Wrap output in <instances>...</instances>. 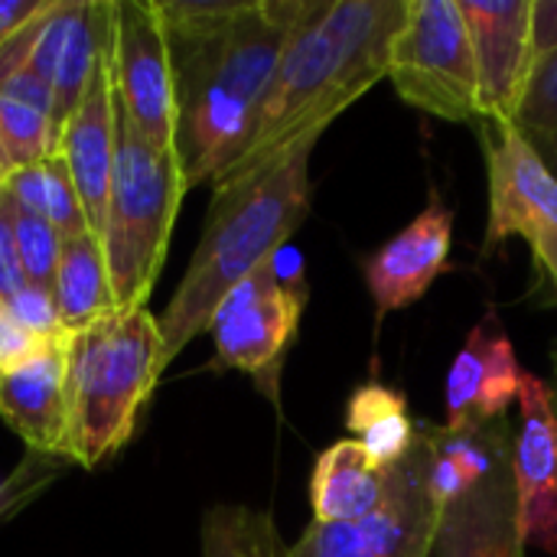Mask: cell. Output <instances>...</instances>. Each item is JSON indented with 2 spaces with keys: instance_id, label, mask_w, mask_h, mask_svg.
I'll list each match as a JSON object with an SVG mask.
<instances>
[{
  "instance_id": "cell-7",
  "label": "cell",
  "mask_w": 557,
  "mask_h": 557,
  "mask_svg": "<svg viewBox=\"0 0 557 557\" xmlns=\"http://www.w3.org/2000/svg\"><path fill=\"white\" fill-rule=\"evenodd\" d=\"M398 98L444 121H483L473 42L460 0H411L388 55Z\"/></svg>"
},
{
  "instance_id": "cell-3",
  "label": "cell",
  "mask_w": 557,
  "mask_h": 557,
  "mask_svg": "<svg viewBox=\"0 0 557 557\" xmlns=\"http://www.w3.org/2000/svg\"><path fill=\"white\" fill-rule=\"evenodd\" d=\"M320 137L323 134H307L258 173L212 186V206L199 245L166 310L157 317L166 362L206 333L225 294L274 261V255L287 248L290 235L304 225L313 199L310 157Z\"/></svg>"
},
{
  "instance_id": "cell-18",
  "label": "cell",
  "mask_w": 557,
  "mask_h": 557,
  "mask_svg": "<svg viewBox=\"0 0 557 557\" xmlns=\"http://www.w3.org/2000/svg\"><path fill=\"white\" fill-rule=\"evenodd\" d=\"M512 460L441 512L431 557H525Z\"/></svg>"
},
{
  "instance_id": "cell-12",
  "label": "cell",
  "mask_w": 557,
  "mask_h": 557,
  "mask_svg": "<svg viewBox=\"0 0 557 557\" xmlns=\"http://www.w3.org/2000/svg\"><path fill=\"white\" fill-rule=\"evenodd\" d=\"M512 480L525 545L557 555V401L552 385L532 372L522 375L519 392Z\"/></svg>"
},
{
  "instance_id": "cell-22",
  "label": "cell",
  "mask_w": 557,
  "mask_h": 557,
  "mask_svg": "<svg viewBox=\"0 0 557 557\" xmlns=\"http://www.w3.org/2000/svg\"><path fill=\"white\" fill-rule=\"evenodd\" d=\"M346 431L385 470L405 460L418 441V424L411 421L408 398L385 382H366L349 395Z\"/></svg>"
},
{
  "instance_id": "cell-1",
  "label": "cell",
  "mask_w": 557,
  "mask_h": 557,
  "mask_svg": "<svg viewBox=\"0 0 557 557\" xmlns=\"http://www.w3.org/2000/svg\"><path fill=\"white\" fill-rule=\"evenodd\" d=\"M176 88L186 189L212 186L245 150L281 55L313 0H157Z\"/></svg>"
},
{
  "instance_id": "cell-14",
  "label": "cell",
  "mask_w": 557,
  "mask_h": 557,
  "mask_svg": "<svg viewBox=\"0 0 557 557\" xmlns=\"http://www.w3.org/2000/svg\"><path fill=\"white\" fill-rule=\"evenodd\" d=\"M114 147H117V95L111 75V36L98 59V69L78 101V108L62 124L59 157L69 166V176L85 206L91 235L101 238L111 173H114Z\"/></svg>"
},
{
  "instance_id": "cell-15",
  "label": "cell",
  "mask_w": 557,
  "mask_h": 557,
  "mask_svg": "<svg viewBox=\"0 0 557 557\" xmlns=\"http://www.w3.org/2000/svg\"><path fill=\"white\" fill-rule=\"evenodd\" d=\"M111 36V0H52L29 69L52 88L59 121L78 108Z\"/></svg>"
},
{
  "instance_id": "cell-16",
  "label": "cell",
  "mask_w": 557,
  "mask_h": 557,
  "mask_svg": "<svg viewBox=\"0 0 557 557\" xmlns=\"http://www.w3.org/2000/svg\"><path fill=\"white\" fill-rule=\"evenodd\" d=\"M522 369L509 333L496 317L476 323L447 372V428L503 421L522 392Z\"/></svg>"
},
{
  "instance_id": "cell-26",
  "label": "cell",
  "mask_w": 557,
  "mask_h": 557,
  "mask_svg": "<svg viewBox=\"0 0 557 557\" xmlns=\"http://www.w3.org/2000/svg\"><path fill=\"white\" fill-rule=\"evenodd\" d=\"M10 222H13V238H16V251H20V264H23L26 284L52 290L65 238L49 222H42L39 215L20 209L13 202H10Z\"/></svg>"
},
{
  "instance_id": "cell-24",
  "label": "cell",
  "mask_w": 557,
  "mask_h": 557,
  "mask_svg": "<svg viewBox=\"0 0 557 557\" xmlns=\"http://www.w3.org/2000/svg\"><path fill=\"white\" fill-rule=\"evenodd\" d=\"M287 545L268 512L251 506H212L202 516V557H284Z\"/></svg>"
},
{
  "instance_id": "cell-6",
  "label": "cell",
  "mask_w": 557,
  "mask_h": 557,
  "mask_svg": "<svg viewBox=\"0 0 557 557\" xmlns=\"http://www.w3.org/2000/svg\"><path fill=\"white\" fill-rule=\"evenodd\" d=\"M307 297L300 255L281 248L215 307L206 330L215 346L212 369L255 379L261 395L277 405L284 359L300 333Z\"/></svg>"
},
{
  "instance_id": "cell-25",
  "label": "cell",
  "mask_w": 557,
  "mask_h": 557,
  "mask_svg": "<svg viewBox=\"0 0 557 557\" xmlns=\"http://www.w3.org/2000/svg\"><path fill=\"white\" fill-rule=\"evenodd\" d=\"M59 140L62 124L52 114L10 95H0V150L10 170L59 157Z\"/></svg>"
},
{
  "instance_id": "cell-33",
  "label": "cell",
  "mask_w": 557,
  "mask_h": 557,
  "mask_svg": "<svg viewBox=\"0 0 557 557\" xmlns=\"http://www.w3.org/2000/svg\"><path fill=\"white\" fill-rule=\"evenodd\" d=\"M532 36H535V55H548L552 49H557V0H535Z\"/></svg>"
},
{
  "instance_id": "cell-20",
  "label": "cell",
  "mask_w": 557,
  "mask_h": 557,
  "mask_svg": "<svg viewBox=\"0 0 557 557\" xmlns=\"http://www.w3.org/2000/svg\"><path fill=\"white\" fill-rule=\"evenodd\" d=\"M388 493V470L379 467L356 437L333 441L313 463L310 509L320 525L366 519Z\"/></svg>"
},
{
  "instance_id": "cell-23",
  "label": "cell",
  "mask_w": 557,
  "mask_h": 557,
  "mask_svg": "<svg viewBox=\"0 0 557 557\" xmlns=\"http://www.w3.org/2000/svg\"><path fill=\"white\" fill-rule=\"evenodd\" d=\"M3 193L13 206L49 222L62 238H78L91 232L85 206L62 157L10 170V176L3 180Z\"/></svg>"
},
{
  "instance_id": "cell-34",
  "label": "cell",
  "mask_w": 557,
  "mask_h": 557,
  "mask_svg": "<svg viewBox=\"0 0 557 557\" xmlns=\"http://www.w3.org/2000/svg\"><path fill=\"white\" fill-rule=\"evenodd\" d=\"M539 147V153L548 160V166L555 170V176H557V137H552V140H542V144H535Z\"/></svg>"
},
{
  "instance_id": "cell-36",
  "label": "cell",
  "mask_w": 557,
  "mask_h": 557,
  "mask_svg": "<svg viewBox=\"0 0 557 557\" xmlns=\"http://www.w3.org/2000/svg\"><path fill=\"white\" fill-rule=\"evenodd\" d=\"M0 206H3V186H0Z\"/></svg>"
},
{
  "instance_id": "cell-13",
  "label": "cell",
  "mask_w": 557,
  "mask_h": 557,
  "mask_svg": "<svg viewBox=\"0 0 557 557\" xmlns=\"http://www.w3.org/2000/svg\"><path fill=\"white\" fill-rule=\"evenodd\" d=\"M450 245L454 212L434 193L428 209L414 222H408L395 238H388L362 261V277L375 300V310L385 317L418 304L450 268Z\"/></svg>"
},
{
  "instance_id": "cell-10",
  "label": "cell",
  "mask_w": 557,
  "mask_h": 557,
  "mask_svg": "<svg viewBox=\"0 0 557 557\" xmlns=\"http://www.w3.org/2000/svg\"><path fill=\"white\" fill-rule=\"evenodd\" d=\"M111 75L121 111L150 144L176 150V88L157 0H111Z\"/></svg>"
},
{
  "instance_id": "cell-37",
  "label": "cell",
  "mask_w": 557,
  "mask_h": 557,
  "mask_svg": "<svg viewBox=\"0 0 557 557\" xmlns=\"http://www.w3.org/2000/svg\"><path fill=\"white\" fill-rule=\"evenodd\" d=\"M555 401H557V392H555Z\"/></svg>"
},
{
  "instance_id": "cell-5",
  "label": "cell",
  "mask_w": 557,
  "mask_h": 557,
  "mask_svg": "<svg viewBox=\"0 0 557 557\" xmlns=\"http://www.w3.org/2000/svg\"><path fill=\"white\" fill-rule=\"evenodd\" d=\"M186 196V176L176 150H163L140 137L117 104V147L101 228L114 310H144Z\"/></svg>"
},
{
  "instance_id": "cell-11",
  "label": "cell",
  "mask_w": 557,
  "mask_h": 557,
  "mask_svg": "<svg viewBox=\"0 0 557 557\" xmlns=\"http://www.w3.org/2000/svg\"><path fill=\"white\" fill-rule=\"evenodd\" d=\"M460 13L473 42L483 117L516 121L539 62L532 36L535 0H460Z\"/></svg>"
},
{
  "instance_id": "cell-8",
  "label": "cell",
  "mask_w": 557,
  "mask_h": 557,
  "mask_svg": "<svg viewBox=\"0 0 557 557\" xmlns=\"http://www.w3.org/2000/svg\"><path fill=\"white\" fill-rule=\"evenodd\" d=\"M480 140L490 176L486 251L522 238L532 251L539 281L557 300V176L539 147L512 124L483 117Z\"/></svg>"
},
{
  "instance_id": "cell-32",
  "label": "cell",
  "mask_w": 557,
  "mask_h": 557,
  "mask_svg": "<svg viewBox=\"0 0 557 557\" xmlns=\"http://www.w3.org/2000/svg\"><path fill=\"white\" fill-rule=\"evenodd\" d=\"M49 0H0V46L13 39L23 26H29Z\"/></svg>"
},
{
  "instance_id": "cell-9",
  "label": "cell",
  "mask_w": 557,
  "mask_h": 557,
  "mask_svg": "<svg viewBox=\"0 0 557 557\" xmlns=\"http://www.w3.org/2000/svg\"><path fill=\"white\" fill-rule=\"evenodd\" d=\"M441 509L431 496V447L424 428L405 460L388 467L385 499L356 522L320 525L290 545L284 557H431Z\"/></svg>"
},
{
  "instance_id": "cell-4",
  "label": "cell",
  "mask_w": 557,
  "mask_h": 557,
  "mask_svg": "<svg viewBox=\"0 0 557 557\" xmlns=\"http://www.w3.org/2000/svg\"><path fill=\"white\" fill-rule=\"evenodd\" d=\"M160 320L144 310H114L65 343L69 437L65 460L98 470L137 428L166 372Z\"/></svg>"
},
{
  "instance_id": "cell-29",
  "label": "cell",
  "mask_w": 557,
  "mask_h": 557,
  "mask_svg": "<svg viewBox=\"0 0 557 557\" xmlns=\"http://www.w3.org/2000/svg\"><path fill=\"white\" fill-rule=\"evenodd\" d=\"M29 333H36L42 343H69V330L59 317V307H55V297L49 287H36V284H26L23 290H16L7 304H3Z\"/></svg>"
},
{
  "instance_id": "cell-28",
  "label": "cell",
  "mask_w": 557,
  "mask_h": 557,
  "mask_svg": "<svg viewBox=\"0 0 557 557\" xmlns=\"http://www.w3.org/2000/svg\"><path fill=\"white\" fill-rule=\"evenodd\" d=\"M512 124L532 144L557 137V49H552L548 55H539Z\"/></svg>"
},
{
  "instance_id": "cell-31",
  "label": "cell",
  "mask_w": 557,
  "mask_h": 557,
  "mask_svg": "<svg viewBox=\"0 0 557 557\" xmlns=\"http://www.w3.org/2000/svg\"><path fill=\"white\" fill-rule=\"evenodd\" d=\"M23 287H26V274H23V264H20L16 238H13L10 202H7V193H3V206H0V304H7Z\"/></svg>"
},
{
  "instance_id": "cell-2",
  "label": "cell",
  "mask_w": 557,
  "mask_h": 557,
  "mask_svg": "<svg viewBox=\"0 0 557 557\" xmlns=\"http://www.w3.org/2000/svg\"><path fill=\"white\" fill-rule=\"evenodd\" d=\"M411 0H313L294 29L238 160L212 183H235L268 166L307 134H323L375 82Z\"/></svg>"
},
{
  "instance_id": "cell-27",
  "label": "cell",
  "mask_w": 557,
  "mask_h": 557,
  "mask_svg": "<svg viewBox=\"0 0 557 557\" xmlns=\"http://www.w3.org/2000/svg\"><path fill=\"white\" fill-rule=\"evenodd\" d=\"M65 460L26 454L3 480H0V529L20 519L36 499H42L62 476Z\"/></svg>"
},
{
  "instance_id": "cell-21",
  "label": "cell",
  "mask_w": 557,
  "mask_h": 557,
  "mask_svg": "<svg viewBox=\"0 0 557 557\" xmlns=\"http://www.w3.org/2000/svg\"><path fill=\"white\" fill-rule=\"evenodd\" d=\"M52 297L69 333H82L101 317L114 313V294L108 277V261L98 235L65 238Z\"/></svg>"
},
{
  "instance_id": "cell-30",
  "label": "cell",
  "mask_w": 557,
  "mask_h": 557,
  "mask_svg": "<svg viewBox=\"0 0 557 557\" xmlns=\"http://www.w3.org/2000/svg\"><path fill=\"white\" fill-rule=\"evenodd\" d=\"M42 346H46V343H42L36 333H29V330L0 304V375L10 372V369H16V366H23V362H29Z\"/></svg>"
},
{
  "instance_id": "cell-19",
  "label": "cell",
  "mask_w": 557,
  "mask_h": 557,
  "mask_svg": "<svg viewBox=\"0 0 557 557\" xmlns=\"http://www.w3.org/2000/svg\"><path fill=\"white\" fill-rule=\"evenodd\" d=\"M431 447V496L444 512L480 483H486L503 463L512 460V428L509 418L483 428H424Z\"/></svg>"
},
{
  "instance_id": "cell-35",
  "label": "cell",
  "mask_w": 557,
  "mask_h": 557,
  "mask_svg": "<svg viewBox=\"0 0 557 557\" xmlns=\"http://www.w3.org/2000/svg\"><path fill=\"white\" fill-rule=\"evenodd\" d=\"M10 176V163L3 160V150H0V186H3V180Z\"/></svg>"
},
{
  "instance_id": "cell-17",
  "label": "cell",
  "mask_w": 557,
  "mask_h": 557,
  "mask_svg": "<svg viewBox=\"0 0 557 557\" xmlns=\"http://www.w3.org/2000/svg\"><path fill=\"white\" fill-rule=\"evenodd\" d=\"M0 418L26 444V454L65 460V343H46L29 362L0 375Z\"/></svg>"
}]
</instances>
